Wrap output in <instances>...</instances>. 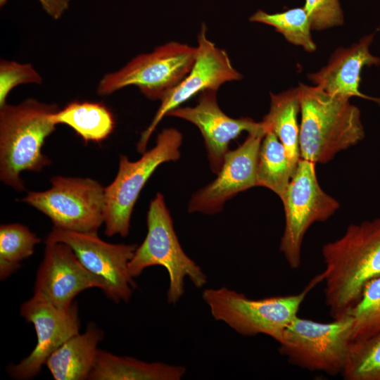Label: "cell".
I'll return each instance as SVG.
<instances>
[{"mask_svg":"<svg viewBox=\"0 0 380 380\" xmlns=\"http://www.w3.org/2000/svg\"><path fill=\"white\" fill-rule=\"evenodd\" d=\"M186 368L160 362H148L99 350L90 380H179Z\"/></svg>","mask_w":380,"mask_h":380,"instance_id":"cell-19","label":"cell"},{"mask_svg":"<svg viewBox=\"0 0 380 380\" xmlns=\"http://www.w3.org/2000/svg\"><path fill=\"white\" fill-rule=\"evenodd\" d=\"M341 375L346 380H380V331L351 342Z\"/></svg>","mask_w":380,"mask_h":380,"instance_id":"cell-25","label":"cell"},{"mask_svg":"<svg viewBox=\"0 0 380 380\" xmlns=\"http://www.w3.org/2000/svg\"><path fill=\"white\" fill-rule=\"evenodd\" d=\"M46 241L68 244L92 274L103 283V293L115 303H127L137 288L128 269L135 244L110 243L98 236L53 228Z\"/></svg>","mask_w":380,"mask_h":380,"instance_id":"cell-11","label":"cell"},{"mask_svg":"<svg viewBox=\"0 0 380 380\" xmlns=\"http://www.w3.org/2000/svg\"><path fill=\"white\" fill-rule=\"evenodd\" d=\"M353 317L323 323L297 316L277 341L288 361L310 372L342 373L352 342Z\"/></svg>","mask_w":380,"mask_h":380,"instance_id":"cell-7","label":"cell"},{"mask_svg":"<svg viewBox=\"0 0 380 380\" xmlns=\"http://www.w3.org/2000/svg\"><path fill=\"white\" fill-rule=\"evenodd\" d=\"M147 234L137 247L128 269L133 278L139 277L151 266L163 267L169 276L167 300L176 304L184 293V280L190 279L196 288L207 283L202 269L182 249L164 197L157 193L151 201L147 213Z\"/></svg>","mask_w":380,"mask_h":380,"instance_id":"cell-5","label":"cell"},{"mask_svg":"<svg viewBox=\"0 0 380 380\" xmlns=\"http://www.w3.org/2000/svg\"><path fill=\"white\" fill-rule=\"evenodd\" d=\"M197 54L187 75L160 101L161 103L149 126L137 144L139 153L146 151L149 138L158 123L167 113L198 93L215 90L224 83L237 81L242 75L232 65L227 52L207 37V27L203 24L198 34Z\"/></svg>","mask_w":380,"mask_h":380,"instance_id":"cell-13","label":"cell"},{"mask_svg":"<svg viewBox=\"0 0 380 380\" xmlns=\"http://www.w3.org/2000/svg\"><path fill=\"white\" fill-rule=\"evenodd\" d=\"M40 239L26 226L19 223L0 226V279L4 280L20 267L23 260L31 256Z\"/></svg>","mask_w":380,"mask_h":380,"instance_id":"cell-23","label":"cell"},{"mask_svg":"<svg viewBox=\"0 0 380 380\" xmlns=\"http://www.w3.org/2000/svg\"><path fill=\"white\" fill-rule=\"evenodd\" d=\"M350 315L353 319L352 342L380 331V276L365 285L361 298Z\"/></svg>","mask_w":380,"mask_h":380,"instance_id":"cell-26","label":"cell"},{"mask_svg":"<svg viewBox=\"0 0 380 380\" xmlns=\"http://www.w3.org/2000/svg\"><path fill=\"white\" fill-rule=\"evenodd\" d=\"M45 244L34 294L60 308H68L82 291L91 288L103 289L102 281L84 267L68 244L47 241Z\"/></svg>","mask_w":380,"mask_h":380,"instance_id":"cell-15","label":"cell"},{"mask_svg":"<svg viewBox=\"0 0 380 380\" xmlns=\"http://www.w3.org/2000/svg\"><path fill=\"white\" fill-rule=\"evenodd\" d=\"M300 111L298 89L270 94V110L262 119L265 132H273L283 144L295 173L300 159L298 114Z\"/></svg>","mask_w":380,"mask_h":380,"instance_id":"cell-20","label":"cell"},{"mask_svg":"<svg viewBox=\"0 0 380 380\" xmlns=\"http://www.w3.org/2000/svg\"><path fill=\"white\" fill-rule=\"evenodd\" d=\"M182 134L175 128L164 129L158 134L151 150L136 161L120 156L119 168L114 180L105 187V234L127 236L137 200L148 179L162 163L180 157Z\"/></svg>","mask_w":380,"mask_h":380,"instance_id":"cell-6","label":"cell"},{"mask_svg":"<svg viewBox=\"0 0 380 380\" xmlns=\"http://www.w3.org/2000/svg\"><path fill=\"white\" fill-rule=\"evenodd\" d=\"M373 39L374 34H369L348 48L336 49L328 64L308 75V78L331 95L347 99L358 96L380 103V99L366 96L360 91L362 68L380 65V58L369 51Z\"/></svg>","mask_w":380,"mask_h":380,"instance_id":"cell-17","label":"cell"},{"mask_svg":"<svg viewBox=\"0 0 380 380\" xmlns=\"http://www.w3.org/2000/svg\"><path fill=\"white\" fill-rule=\"evenodd\" d=\"M51 186L29 191L23 198L52 222L53 228L86 234H98L104 222L105 187L90 178L56 176Z\"/></svg>","mask_w":380,"mask_h":380,"instance_id":"cell-8","label":"cell"},{"mask_svg":"<svg viewBox=\"0 0 380 380\" xmlns=\"http://www.w3.org/2000/svg\"><path fill=\"white\" fill-rule=\"evenodd\" d=\"M250 20L274 27L289 42L301 46L307 51L312 52L316 49L311 36V20L304 7L273 14L258 10L251 15Z\"/></svg>","mask_w":380,"mask_h":380,"instance_id":"cell-24","label":"cell"},{"mask_svg":"<svg viewBox=\"0 0 380 380\" xmlns=\"http://www.w3.org/2000/svg\"><path fill=\"white\" fill-rule=\"evenodd\" d=\"M265 134H248L240 146L227 152L215 179L192 196L188 206L189 213H217L227 200L258 186V156Z\"/></svg>","mask_w":380,"mask_h":380,"instance_id":"cell-14","label":"cell"},{"mask_svg":"<svg viewBox=\"0 0 380 380\" xmlns=\"http://www.w3.org/2000/svg\"><path fill=\"white\" fill-rule=\"evenodd\" d=\"M297 89L300 158L327 163L365 138L360 110L349 99L331 95L317 86L300 83Z\"/></svg>","mask_w":380,"mask_h":380,"instance_id":"cell-2","label":"cell"},{"mask_svg":"<svg viewBox=\"0 0 380 380\" xmlns=\"http://www.w3.org/2000/svg\"><path fill=\"white\" fill-rule=\"evenodd\" d=\"M324 298L334 319L350 315L365 285L380 276V217L350 224L322 246Z\"/></svg>","mask_w":380,"mask_h":380,"instance_id":"cell-1","label":"cell"},{"mask_svg":"<svg viewBox=\"0 0 380 380\" xmlns=\"http://www.w3.org/2000/svg\"><path fill=\"white\" fill-rule=\"evenodd\" d=\"M42 8L53 18L58 19L68 8L70 0H38ZM7 0H0L1 6L6 3Z\"/></svg>","mask_w":380,"mask_h":380,"instance_id":"cell-29","label":"cell"},{"mask_svg":"<svg viewBox=\"0 0 380 380\" xmlns=\"http://www.w3.org/2000/svg\"><path fill=\"white\" fill-rule=\"evenodd\" d=\"M167 115L182 118L198 128L204 139L211 170L215 174L220 172L223 165L230 142L243 132L266 133L262 122L250 118L236 119L226 115L218 105L215 90L201 92L195 106L178 107Z\"/></svg>","mask_w":380,"mask_h":380,"instance_id":"cell-16","label":"cell"},{"mask_svg":"<svg viewBox=\"0 0 380 380\" xmlns=\"http://www.w3.org/2000/svg\"><path fill=\"white\" fill-rule=\"evenodd\" d=\"M197 46L170 42L153 51L137 56L118 71L105 75L97 93L105 96L128 86H136L151 100L161 101L191 70Z\"/></svg>","mask_w":380,"mask_h":380,"instance_id":"cell-9","label":"cell"},{"mask_svg":"<svg viewBox=\"0 0 380 380\" xmlns=\"http://www.w3.org/2000/svg\"><path fill=\"white\" fill-rule=\"evenodd\" d=\"M312 30H322L343 24V14L338 0H305L304 6Z\"/></svg>","mask_w":380,"mask_h":380,"instance_id":"cell-28","label":"cell"},{"mask_svg":"<svg viewBox=\"0 0 380 380\" xmlns=\"http://www.w3.org/2000/svg\"><path fill=\"white\" fill-rule=\"evenodd\" d=\"M51 121L65 124L73 129L85 142H99L113 132L115 120L103 104L89 101H72L51 115Z\"/></svg>","mask_w":380,"mask_h":380,"instance_id":"cell-21","label":"cell"},{"mask_svg":"<svg viewBox=\"0 0 380 380\" xmlns=\"http://www.w3.org/2000/svg\"><path fill=\"white\" fill-rule=\"evenodd\" d=\"M58 110L56 104L34 99L1 107L0 179L6 185L22 191V172H39L51 163L42 148L55 130L51 115Z\"/></svg>","mask_w":380,"mask_h":380,"instance_id":"cell-3","label":"cell"},{"mask_svg":"<svg viewBox=\"0 0 380 380\" xmlns=\"http://www.w3.org/2000/svg\"><path fill=\"white\" fill-rule=\"evenodd\" d=\"M324 281L321 272L298 293L251 299L222 286L205 289L202 298L213 318L243 336L265 334L278 341L284 331L298 316L301 303L310 291Z\"/></svg>","mask_w":380,"mask_h":380,"instance_id":"cell-4","label":"cell"},{"mask_svg":"<svg viewBox=\"0 0 380 380\" xmlns=\"http://www.w3.org/2000/svg\"><path fill=\"white\" fill-rule=\"evenodd\" d=\"M20 312L33 324L37 344L20 362L8 365L7 372L15 379L27 380L40 372L56 350L80 333V322L75 301L68 308H60L35 294L22 303Z\"/></svg>","mask_w":380,"mask_h":380,"instance_id":"cell-12","label":"cell"},{"mask_svg":"<svg viewBox=\"0 0 380 380\" xmlns=\"http://www.w3.org/2000/svg\"><path fill=\"white\" fill-rule=\"evenodd\" d=\"M104 333L94 322L62 344L48 358L45 365L56 380L89 379L94 367Z\"/></svg>","mask_w":380,"mask_h":380,"instance_id":"cell-18","label":"cell"},{"mask_svg":"<svg viewBox=\"0 0 380 380\" xmlns=\"http://www.w3.org/2000/svg\"><path fill=\"white\" fill-rule=\"evenodd\" d=\"M256 175L257 185L269 189L281 201L294 172L283 144L270 130L266 132L260 146Z\"/></svg>","mask_w":380,"mask_h":380,"instance_id":"cell-22","label":"cell"},{"mask_svg":"<svg viewBox=\"0 0 380 380\" xmlns=\"http://www.w3.org/2000/svg\"><path fill=\"white\" fill-rule=\"evenodd\" d=\"M42 78L31 64L1 60L0 63V108L10 91L22 84H41Z\"/></svg>","mask_w":380,"mask_h":380,"instance_id":"cell-27","label":"cell"},{"mask_svg":"<svg viewBox=\"0 0 380 380\" xmlns=\"http://www.w3.org/2000/svg\"><path fill=\"white\" fill-rule=\"evenodd\" d=\"M285 226L279 250L292 269L301 262L305 234L316 222L328 220L339 208V203L320 186L315 163L300 158L281 200Z\"/></svg>","mask_w":380,"mask_h":380,"instance_id":"cell-10","label":"cell"}]
</instances>
